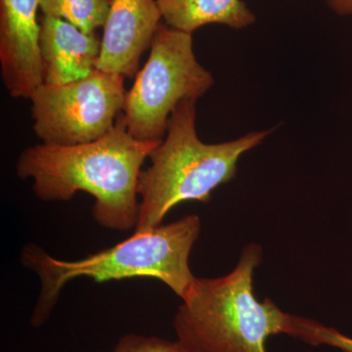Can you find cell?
I'll list each match as a JSON object with an SVG mask.
<instances>
[{"mask_svg": "<svg viewBox=\"0 0 352 352\" xmlns=\"http://www.w3.org/2000/svg\"><path fill=\"white\" fill-rule=\"evenodd\" d=\"M166 138L139 175L136 232L162 226L166 215L188 201L208 203L212 192L231 182L242 155L263 143L270 131H254L219 144L201 142L196 131V102H182L171 113Z\"/></svg>", "mask_w": 352, "mask_h": 352, "instance_id": "277c9868", "label": "cell"}, {"mask_svg": "<svg viewBox=\"0 0 352 352\" xmlns=\"http://www.w3.org/2000/svg\"><path fill=\"white\" fill-rule=\"evenodd\" d=\"M298 339L312 344H327L344 352H352V338L347 337L336 329L326 327L318 322L300 319Z\"/></svg>", "mask_w": 352, "mask_h": 352, "instance_id": "7c38bea8", "label": "cell"}, {"mask_svg": "<svg viewBox=\"0 0 352 352\" xmlns=\"http://www.w3.org/2000/svg\"><path fill=\"white\" fill-rule=\"evenodd\" d=\"M214 83L197 60L192 34L161 23L149 58L126 94L122 117L127 131L138 140L162 142L177 106L196 102Z\"/></svg>", "mask_w": 352, "mask_h": 352, "instance_id": "5b68a950", "label": "cell"}, {"mask_svg": "<svg viewBox=\"0 0 352 352\" xmlns=\"http://www.w3.org/2000/svg\"><path fill=\"white\" fill-rule=\"evenodd\" d=\"M201 230L200 217L186 215L170 224L135 231L112 248L76 261L56 258L38 245H25L21 252V263L36 273L41 282L31 325L36 329L43 326L65 286L78 278H87L95 283L151 278L184 300L196 281L189 258Z\"/></svg>", "mask_w": 352, "mask_h": 352, "instance_id": "7a4b0ae2", "label": "cell"}, {"mask_svg": "<svg viewBox=\"0 0 352 352\" xmlns=\"http://www.w3.org/2000/svg\"><path fill=\"white\" fill-rule=\"evenodd\" d=\"M157 3L166 25L189 34L210 24L245 29L256 21L243 0H157Z\"/></svg>", "mask_w": 352, "mask_h": 352, "instance_id": "30bf717a", "label": "cell"}, {"mask_svg": "<svg viewBox=\"0 0 352 352\" xmlns=\"http://www.w3.org/2000/svg\"><path fill=\"white\" fill-rule=\"evenodd\" d=\"M39 23L44 83L66 85L94 73L101 51L95 32L85 34L67 21L46 16Z\"/></svg>", "mask_w": 352, "mask_h": 352, "instance_id": "9c48e42d", "label": "cell"}, {"mask_svg": "<svg viewBox=\"0 0 352 352\" xmlns=\"http://www.w3.org/2000/svg\"><path fill=\"white\" fill-rule=\"evenodd\" d=\"M39 0H0V64L14 98L31 99L44 83L38 21Z\"/></svg>", "mask_w": 352, "mask_h": 352, "instance_id": "52a82bcc", "label": "cell"}, {"mask_svg": "<svg viewBox=\"0 0 352 352\" xmlns=\"http://www.w3.org/2000/svg\"><path fill=\"white\" fill-rule=\"evenodd\" d=\"M112 0H39L43 16L58 18L85 34H94L105 25Z\"/></svg>", "mask_w": 352, "mask_h": 352, "instance_id": "8fae6325", "label": "cell"}, {"mask_svg": "<svg viewBox=\"0 0 352 352\" xmlns=\"http://www.w3.org/2000/svg\"><path fill=\"white\" fill-rule=\"evenodd\" d=\"M328 6L340 16H352V0H328Z\"/></svg>", "mask_w": 352, "mask_h": 352, "instance_id": "5bb4252c", "label": "cell"}, {"mask_svg": "<svg viewBox=\"0 0 352 352\" xmlns=\"http://www.w3.org/2000/svg\"><path fill=\"white\" fill-rule=\"evenodd\" d=\"M126 94L124 76L98 69L66 85L43 83L31 97L34 133L46 145L94 142L112 131Z\"/></svg>", "mask_w": 352, "mask_h": 352, "instance_id": "8992f818", "label": "cell"}, {"mask_svg": "<svg viewBox=\"0 0 352 352\" xmlns=\"http://www.w3.org/2000/svg\"><path fill=\"white\" fill-rule=\"evenodd\" d=\"M162 142L132 138L122 113L112 131L94 142L27 148L21 153L16 171L21 179L32 180L41 201H66L80 191L89 194L95 200L92 215L99 226L129 231L138 224L143 164Z\"/></svg>", "mask_w": 352, "mask_h": 352, "instance_id": "6da1fadb", "label": "cell"}, {"mask_svg": "<svg viewBox=\"0 0 352 352\" xmlns=\"http://www.w3.org/2000/svg\"><path fill=\"white\" fill-rule=\"evenodd\" d=\"M261 261V245L251 244L229 274L196 278L173 319L177 340L193 352H267L271 336L296 338L300 317L254 296V273Z\"/></svg>", "mask_w": 352, "mask_h": 352, "instance_id": "3957f363", "label": "cell"}, {"mask_svg": "<svg viewBox=\"0 0 352 352\" xmlns=\"http://www.w3.org/2000/svg\"><path fill=\"white\" fill-rule=\"evenodd\" d=\"M157 0H112L97 69L132 78L161 25Z\"/></svg>", "mask_w": 352, "mask_h": 352, "instance_id": "ba28073f", "label": "cell"}, {"mask_svg": "<svg viewBox=\"0 0 352 352\" xmlns=\"http://www.w3.org/2000/svg\"><path fill=\"white\" fill-rule=\"evenodd\" d=\"M101 352V351H98ZM112 352H193L179 340L170 342L152 336L127 333L122 336Z\"/></svg>", "mask_w": 352, "mask_h": 352, "instance_id": "4fadbf2b", "label": "cell"}]
</instances>
